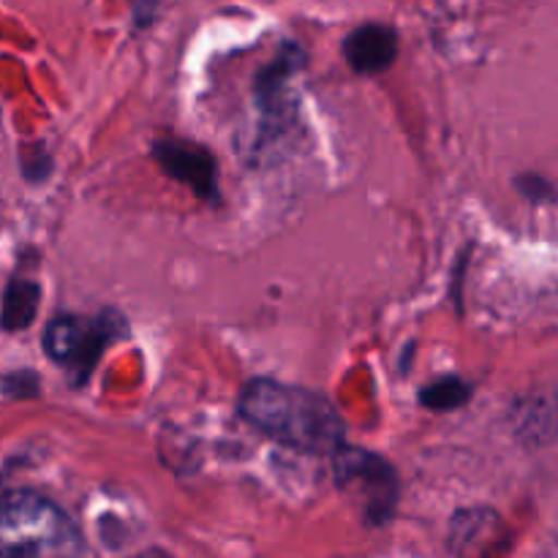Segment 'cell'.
<instances>
[{"label": "cell", "mask_w": 558, "mask_h": 558, "mask_svg": "<svg viewBox=\"0 0 558 558\" xmlns=\"http://www.w3.org/2000/svg\"><path fill=\"white\" fill-rule=\"evenodd\" d=\"M240 414L262 434L292 450L308 456L341 450L343 423L319 392L256 379L240 396Z\"/></svg>", "instance_id": "obj_1"}, {"label": "cell", "mask_w": 558, "mask_h": 558, "mask_svg": "<svg viewBox=\"0 0 558 558\" xmlns=\"http://www.w3.org/2000/svg\"><path fill=\"white\" fill-rule=\"evenodd\" d=\"M80 529L36 490L0 496V558H82Z\"/></svg>", "instance_id": "obj_2"}, {"label": "cell", "mask_w": 558, "mask_h": 558, "mask_svg": "<svg viewBox=\"0 0 558 558\" xmlns=\"http://www.w3.org/2000/svg\"><path fill=\"white\" fill-rule=\"evenodd\" d=\"M120 322H104L98 319H82V316H58L49 322L47 332H44V352L49 360L69 368L90 371L96 365L98 354L104 352L109 341L118 332Z\"/></svg>", "instance_id": "obj_3"}, {"label": "cell", "mask_w": 558, "mask_h": 558, "mask_svg": "<svg viewBox=\"0 0 558 558\" xmlns=\"http://www.w3.org/2000/svg\"><path fill=\"white\" fill-rule=\"evenodd\" d=\"M336 456L338 483H341L343 488H360L365 501V515L374 518L376 523H385V518L390 515L396 501L376 494L374 485L381 490H396V480H392L390 466L381 463L379 458L360 450H338Z\"/></svg>", "instance_id": "obj_4"}, {"label": "cell", "mask_w": 558, "mask_h": 558, "mask_svg": "<svg viewBox=\"0 0 558 558\" xmlns=\"http://www.w3.org/2000/svg\"><path fill=\"white\" fill-rule=\"evenodd\" d=\"M156 158L167 174L189 183L196 194H216V163L199 147L178 145V142H158Z\"/></svg>", "instance_id": "obj_5"}, {"label": "cell", "mask_w": 558, "mask_h": 558, "mask_svg": "<svg viewBox=\"0 0 558 558\" xmlns=\"http://www.w3.org/2000/svg\"><path fill=\"white\" fill-rule=\"evenodd\" d=\"M398 38L390 27L385 25H365L357 27L352 36L343 41V54L349 65L360 74H379L396 60Z\"/></svg>", "instance_id": "obj_6"}, {"label": "cell", "mask_w": 558, "mask_h": 558, "mask_svg": "<svg viewBox=\"0 0 558 558\" xmlns=\"http://www.w3.org/2000/svg\"><path fill=\"white\" fill-rule=\"evenodd\" d=\"M38 311V287L36 283H11L9 294H5L3 308V325L9 330H22L31 325V319Z\"/></svg>", "instance_id": "obj_7"}, {"label": "cell", "mask_w": 558, "mask_h": 558, "mask_svg": "<svg viewBox=\"0 0 558 558\" xmlns=\"http://www.w3.org/2000/svg\"><path fill=\"white\" fill-rule=\"evenodd\" d=\"M469 396H472L469 385H463L456 376H447V379H439L430 387H425L420 392V401L428 409H436V412H450V409L463 407L469 401Z\"/></svg>", "instance_id": "obj_8"}]
</instances>
